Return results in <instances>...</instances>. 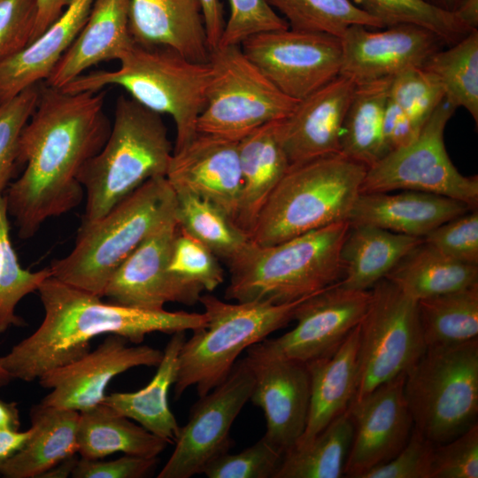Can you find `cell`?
<instances>
[{"mask_svg": "<svg viewBox=\"0 0 478 478\" xmlns=\"http://www.w3.org/2000/svg\"><path fill=\"white\" fill-rule=\"evenodd\" d=\"M105 95L103 89L69 93L40 83L19 141L18 163L26 167L4 194L20 239L33 237L47 220L70 212L85 197L79 173L111 132Z\"/></svg>", "mask_w": 478, "mask_h": 478, "instance_id": "1", "label": "cell"}, {"mask_svg": "<svg viewBox=\"0 0 478 478\" xmlns=\"http://www.w3.org/2000/svg\"><path fill=\"white\" fill-rule=\"evenodd\" d=\"M37 291L44 311L42 323L0 356L1 366L12 379L27 382L84 356L98 335H118L140 344L151 333L194 331L207 322L204 312L149 311L106 303L52 276Z\"/></svg>", "mask_w": 478, "mask_h": 478, "instance_id": "2", "label": "cell"}, {"mask_svg": "<svg viewBox=\"0 0 478 478\" xmlns=\"http://www.w3.org/2000/svg\"><path fill=\"white\" fill-rule=\"evenodd\" d=\"M349 227L347 220L274 245L250 241L226 262L229 270L226 299L283 304L340 282L341 249Z\"/></svg>", "mask_w": 478, "mask_h": 478, "instance_id": "3", "label": "cell"}, {"mask_svg": "<svg viewBox=\"0 0 478 478\" xmlns=\"http://www.w3.org/2000/svg\"><path fill=\"white\" fill-rule=\"evenodd\" d=\"M119 61L116 70L84 73L61 89L78 93L119 86L144 107L173 119V150L189 143L198 134L197 120L206 102L212 78L209 61H192L173 49L135 42Z\"/></svg>", "mask_w": 478, "mask_h": 478, "instance_id": "4", "label": "cell"}, {"mask_svg": "<svg viewBox=\"0 0 478 478\" xmlns=\"http://www.w3.org/2000/svg\"><path fill=\"white\" fill-rule=\"evenodd\" d=\"M176 195L166 176L151 178L100 219L81 223L74 246L50 262L51 276L103 297L119 266L156 227L175 216Z\"/></svg>", "mask_w": 478, "mask_h": 478, "instance_id": "5", "label": "cell"}, {"mask_svg": "<svg viewBox=\"0 0 478 478\" xmlns=\"http://www.w3.org/2000/svg\"><path fill=\"white\" fill-rule=\"evenodd\" d=\"M173 151L161 114L120 96L105 143L78 175L86 197L81 223L100 219L148 180L166 176Z\"/></svg>", "mask_w": 478, "mask_h": 478, "instance_id": "6", "label": "cell"}, {"mask_svg": "<svg viewBox=\"0 0 478 478\" xmlns=\"http://www.w3.org/2000/svg\"><path fill=\"white\" fill-rule=\"evenodd\" d=\"M366 170L341 153L291 166L263 204L251 241L274 245L347 220Z\"/></svg>", "mask_w": 478, "mask_h": 478, "instance_id": "7", "label": "cell"}, {"mask_svg": "<svg viewBox=\"0 0 478 478\" xmlns=\"http://www.w3.org/2000/svg\"><path fill=\"white\" fill-rule=\"evenodd\" d=\"M312 295L283 304L227 303L209 293L202 295L199 302L207 322L192 331L181 346L173 384L175 397L189 387H195L199 397L206 395L226 380L243 351L286 326L299 305Z\"/></svg>", "mask_w": 478, "mask_h": 478, "instance_id": "8", "label": "cell"}, {"mask_svg": "<svg viewBox=\"0 0 478 478\" xmlns=\"http://www.w3.org/2000/svg\"><path fill=\"white\" fill-rule=\"evenodd\" d=\"M404 393L413 427L435 444L477 424L478 339L427 349L406 373Z\"/></svg>", "mask_w": 478, "mask_h": 478, "instance_id": "9", "label": "cell"}, {"mask_svg": "<svg viewBox=\"0 0 478 478\" xmlns=\"http://www.w3.org/2000/svg\"><path fill=\"white\" fill-rule=\"evenodd\" d=\"M212 78L197 132L239 141L257 127L286 117L297 101L281 92L240 45L211 50Z\"/></svg>", "mask_w": 478, "mask_h": 478, "instance_id": "10", "label": "cell"}, {"mask_svg": "<svg viewBox=\"0 0 478 478\" xmlns=\"http://www.w3.org/2000/svg\"><path fill=\"white\" fill-rule=\"evenodd\" d=\"M370 291V301L359 323L358 386L353 399L406 374L427 350L417 301L386 278Z\"/></svg>", "mask_w": 478, "mask_h": 478, "instance_id": "11", "label": "cell"}, {"mask_svg": "<svg viewBox=\"0 0 478 478\" xmlns=\"http://www.w3.org/2000/svg\"><path fill=\"white\" fill-rule=\"evenodd\" d=\"M455 110L443 98L412 142L389 151L367 168L360 193L416 190L477 208V175L460 173L444 145V130Z\"/></svg>", "mask_w": 478, "mask_h": 478, "instance_id": "12", "label": "cell"}, {"mask_svg": "<svg viewBox=\"0 0 478 478\" xmlns=\"http://www.w3.org/2000/svg\"><path fill=\"white\" fill-rule=\"evenodd\" d=\"M243 53L284 95L299 101L340 74L339 37L291 28L250 36Z\"/></svg>", "mask_w": 478, "mask_h": 478, "instance_id": "13", "label": "cell"}, {"mask_svg": "<svg viewBox=\"0 0 478 478\" xmlns=\"http://www.w3.org/2000/svg\"><path fill=\"white\" fill-rule=\"evenodd\" d=\"M253 383L251 371L242 359L235 362L225 381L199 397L158 478H189L203 474L212 460L227 452L230 429L250 401Z\"/></svg>", "mask_w": 478, "mask_h": 478, "instance_id": "14", "label": "cell"}, {"mask_svg": "<svg viewBox=\"0 0 478 478\" xmlns=\"http://www.w3.org/2000/svg\"><path fill=\"white\" fill-rule=\"evenodd\" d=\"M243 359L254 381L250 401L265 416L264 436L284 455L306 426L311 392L307 365L286 357L267 338L251 345Z\"/></svg>", "mask_w": 478, "mask_h": 478, "instance_id": "15", "label": "cell"}, {"mask_svg": "<svg viewBox=\"0 0 478 478\" xmlns=\"http://www.w3.org/2000/svg\"><path fill=\"white\" fill-rule=\"evenodd\" d=\"M128 343L109 335L94 351L44 373L38 381L50 392L41 403L81 412L103 403L114 377L134 367L158 366L162 351Z\"/></svg>", "mask_w": 478, "mask_h": 478, "instance_id": "16", "label": "cell"}, {"mask_svg": "<svg viewBox=\"0 0 478 478\" xmlns=\"http://www.w3.org/2000/svg\"><path fill=\"white\" fill-rule=\"evenodd\" d=\"M405 381V374H399L351 403L348 412L353 437L343 476L361 478L392 459L407 443L413 421L404 393Z\"/></svg>", "mask_w": 478, "mask_h": 478, "instance_id": "17", "label": "cell"}, {"mask_svg": "<svg viewBox=\"0 0 478 478\" xmlns=\"http://www.w3.org/2000/svg\"><path fill=\"white\" fill-rule=\"evenodd\" d=\"M370 297V289L335 283L302 302L294 315L296 327L270 340L281 353L305 364L328 357L360 323Z\"/></svg>", "mask_w": 478, "mask_h": 478, "instance_id": "18", "label": "cell"}, {"mask_svg": "<svg viewBox=\"0 0 478 478\" xmlns=\"http://www.w3.org/2000/svg\"><path fill=\"white\" fill-rule=\"evenodd\" d=\"M361 25L350 27L340 37V74L357 84L393 78L427 59L445 43L436 34L419 26L399 24L381 31Z\"/></svg>", "mask_w": 478, "mask_h": 478, "instance_id": "19", "label": "cell"}, {"mask_svg": "<svg viewBox=\"0 0 478 478\" xmlns=\"http://www.w3.org/2000/svg\"><path fill=\"white\" fill-rule=\"evenodd\" d=\"M175 216L168 219L127 256L112 274L104 294L111 303L149 310H164L166 303L197 304L167 271Z\"/></svg>", "mask_w": 478, "mask_h": 478, "instance_id": "20", "label": "cell"}, {"mask_svg": "<svg viewBox=\"0 0 478 478\" xmlns=\"http://www.w3.org/2000/svg\"><path fill=\"white\" fill-rule=\"evenodd\" d=\"M357 83L339 74L306 97L278 120L281 143L290 166L340 153L345 113Z\"/></svg>", "mask_w": 478, "mask_h": 478, "instance_id": "21", "label": "cell"}, {"mask_svg": "<svg viewBox=\"0 0 478 478\" xmlns=\"http://www.w3.org/2000/svg\"><path fill=\"white\" fill-rule=\"evenodd\" d=\"M166 177L174 191L213 203L235 222L242 189L238 141L198 133L173 151Z\"/></svg>", "mask_w": 478, "mask_h": 478, "instance_id": "22", "label": "cell"}, {"mask_svg": "<svg viewBox=\"0 0 478 478\" xmlns=\"http://www.w3.org/2000/svg\"><path fill=\"white\" fill-rule=\"evenodd\" d=\"M130 0H94L86 22L44 84L63 89L99 63L119 60L135 43Z\"/></svg>", "mask_w": 478, "mask_h": 478, "instance_id": "23", "label": "cell"}, {"mask_svg": "<svg viewBox=\"0 0 478 478\" xmlns=\"http://www.w3.org/2000/svg\"><path fill=\"white\" fill-rule=\"evenodd\" d=\"M472 209L456 199L422 191L360 193L348 220L350 225H369L423 238L438 226Z\"/></svg>", "mask_w": 478, "mask_h": 478, "instance_id": "24", "label": "cell"}, {"mask_svg": "<svg viewBox=\"0 0 478 478\" xmlns=\"http://www.w3.org/2000/svg\"><path fill=\"white\" fill-rule=\"evenodd\" d=\"M129 29L139 44L167 47L189 60L209 61L200 0H130Z\"/></svg>", "mask_w": 478, "mask_h": 478, "instance_id": "25", "label": "cell"}, {"mask_svg": "<svg viewBox=\"0 0 478 478\" xmlns=\"http://www.w3.org/2000/svg\"><path fill=\"white\" fill-rule=\"evenodd\" d=\"M94 0H71L44 32L0 60V104L44 82L87 20Z\"/></svg>", "mask_w": 478, "mask_h": 478, "instance_id": "26", "label": "cell"}, {"mask_svg": "<svg viewBox=\"0 0 478 478\" xmlns=\"http://www.w3.org/2000/svg\"><path fill=\"white\" fill-rule=\"evenodd\" d=\"M359 324L329 356L306 363L310 374V405L305 431L295 446L311 441L346 412L358 386Z\"/></svg>", "mask_w": 478, "mask_h": 478, "instance_id": "27", "label": "cell"}, {"mask_svg": "<svg viewBox=\"0 0 478 478\" xmlns=\"http://www.w3.org/2000/svg\"><path fill=\"white\" fill-rule=\"evenodd\" d=\"M278 120L238 141L242 189L235 223L249 235L268 196L290 167L280 141Z\"/></svg>", "mask_w": 478, "mask_h": 478, "instance_id": "28", "label": "cell"}, {"mask_svg": "<svg viewBox=\"0 0 478 478\" xmlns=\"http://www.w3.org/2000/svg\"><path fill=\"white\" fill-rule=\"evenodd\" d=\"M80 412L43 405L30 410L32 435L2 467L4 478H39L63 459L78 453Z\"/></svg>", "mask_w": 478, "mask_h": 478, "instance_id": "29", "label": "cell"}, {"mask_svg": "<svg viewBox=\"0 0 478 478\" xmlns=\"http://www.w3.org/2000/svg\"><path fill=\"white\" fill-rule=\"evenodd\" d=\"M185 340V331L172 334L156 374L145 387L133 392L106 394L103 401L168 443H175L181 429L170 409L168 394L176 382L179 354Z\"/></svg>", "mask_w": 478, "mask_h": 478, "instance_id": "30", "label": "cell"}, {"mask_svg": "<svg viewBox=\"0 0 478 478\" xmlns=\"http://www.w3.org/2000/svg\"><path fill=\"white\" fill-rule=\"evenodd\" d=\"M423 238L369 225H350L341 249V286L368 290L389 274Z\"/></svg>", "mask_w": 478, "mask_h": 478, "instance_id": "31", "label": "cell"}, {"mask_svg": "<svg viewBox=\"0 0 478 478\" xmlns=\"http://www.w3.org/2000/svg\"><path fill=\"white\" fill-rule=\"evenodd\" d=\"M77 444L81 458L100 459L116 452L156 458L169 443L101 403L80 412Z\"/></svg>", "mask_w": 478, "mask_h": 478, "instance_id": "32", "label": "cell"}, {"mask_svg": "<svg viewBox=\"0 0 478 478\" xmlns=\"http://www.w3.org/2000/svg\"><path fill=\"white\" fill-rule=\"evenodd\" d=\"M385 278L418 301L477 284L478 265L451 259L422 241Z\"/></svg>", "mask_w": 478, "mask_h": 478, "instance_id": "33", "label": "cell"}, {"mask_svg": "<svg viewBox=\"0 0 478 478\" xmlns=\"http://www.w3.org/2000/svg\"><path fill=\"white\" fill-rule=\"evenodd\" d=\"M391 80L357 84L343 122L340 153L367 168L385 155L382 122Z\"/></svg>", "mask_w": 478, "mask_h": 478, "instance_id": "34", "label": "cell"}, {"mask_svg": "<svg viewBox=\"0 0 478 478\" xmlns=\"http://www.w3.org/2000/svg\"><path fill=\"white\" fill-rule=\"evenodd\" d=\"M417 308L427 349L458 345L478 336V283L419 299Z\"/></svg>", "mask_w": 478, "mask_h": 478, "instance_id": "35", "label": "cell"}, {"mask_svg": "<svg viewBox=\"0 0 478 478\" xmlns=\"http://www.w3.org/2000/svg\"><path fill=\"white\" fill-rule=\"evenodd\" d=\"M353 437L348 410L311 441L283 455L275 478H339L343 476Z\"/></svg>", "mask_w": 478, "mask_h": 478, "instance_id": "36", "label": "cell"}, {"mask_svg": "<svg viewBox=\"0 0 478 478\" xmlns=\"http://www.w3.org/2000/svg\"><path fill=\"white\" fill-rule=\"evenodd\" d=\"M178 226L219 258L228 261L251 241L250 235L213 203L188 191H174Z\"/></svg>", "mask_w": 478, "mask_h": 478, "instance_id": "37", "label": "cell"}, {"mask_svg": "<svg viewBox=\"0 0 478 478\" xmlns=\"http://www.w3.org/2000/svg\"><path fill=\"white\" fill-rule=\"evenodd\" d=\"M423 69L438 81L444 99L466 110L478 124V29L432 54Z\"/></svg>", "mask_w": 478, "mask_h": 478, "instance_id": "38", "label": "cell"}, {"mask_svg": "<svg viewBox=\"0 0 478 478\" xmlns=\"http://www.w3.org/2000/svg\"><path fill=\"white\" fill-rule=\"evenodd\" d=\"M294 30L341 37L353 25L382 29L383 25L351 0H266Z\"/></svg>", "mask_w": 478, "mask_h": 478, "instance_id": "39", "label": "cell"}, {"mask_svg": "<svg viewBox=\"0 0 478 478\" xmlns=\"http://www.w3.org/2000/svg\"><path fill=\"white\" fill-rule=\"evenodd\" d=\"M50 276V266L38 271L21 266L11 238L6 197L0 196V336L11 327L25 324L15 313L18 304Z\"/></svg>", "mask_w": 478, "mask_h": 478, "instance_id": "40", "label": "cell"}, {"mask_svg": "<svg viewBox=\"0 0 478 478\" xmlns=\"http://www.w3.org/2000/svg\"><path fill=\"white\" fill-rule=\"evenodd\" d=\"M351 1L384 27L399 24L419 26L436 34L447 46L477 30L472 29L457 13L436 8L425 0Z\"/></svg>", "mask_w": 478, "mask_h": 478, "instance_id": "41", "label": "cell"}, {"mask_svg": "<svg viewBox=\"0 0 478 478\" xmlns=\"http://www.w3.org/2000/svg\"><path fill=\"white\" fill-rule=\"evenodd\" d=\"M168 273L197 303L203 292H212L223 283L219 258L178 226L167 265Z\"/></svg>", "mask_w": 478, "mask_h": 478, "instance_id": "42", "label": "cell"}, {"mask_svg": "<svg viewBox=\"0 0 478 478\" xmlns=\"http://www.w3.org/2000/svg\"><path fill=\"white\" fill-rule=\"evenodd\" d=\"M389 98L421 130L444 93L435 76L422 67H414L392 78Z\"/></svg>", "mask_w": 478, "mask_h": 478, "instance_id": "43", "label": "cell"}, {"mask_svg": "<svg viewBox=\"0 0 478 478\" xmlns=\"http://www.w3.org/2000/svg\"><path fill=\"white\" fill-rule=\"evenodd\" d=\"M39 89L40 83L0 104V196L10 185L18 163L19 137L35 111Z\"/></svg>", "mask_w": 478, "mask_h": 478, "instance_id": "44", "label": "cell"}, {"mask_svg": "<svg viewBox=\"0 0 478 478\" xmlns=\"http://www.w3.org/2000/svg\"><path fill=\"white\" fill-rule=\"evenodd\" d=\"M282 459V452L263 436L238 453L215 458L203 474L208 478H275Z\"/></svg>", "mask_w": 478, "mask_h": 478, "instance_id": "45", "label": "cell"}, {"mask_svg": "<svg viewBox=\"0 0 478 478\" xmlns=\"http://www.w3.org/2000/svg\"><path fill=\"white\" fill-rule=\"evenodd\" d=\"M228 4L229 16L220 45H240L251 35L289 28L288 22L266 0H228Z\"/></svg>", "mask_w": 478, "mask_h": 478, "instance_id": "46", "label": "cell"}, {"mask_svg": "<svg viewBox=\"0 0 478 478\" xmlns=\"http://www.w3.org/2000/svg\"><path fill=\"white\" fill-rule=\"evenodd\" d=\"M423 242L451 259L478 265L477 208L438 226Z\"/></svg>", "mask_w": 478, "mask_h": 478, "instance_id": "47", "label": "cell"}, {"mask_svg": "<svg viewBox=\"0 0 478 478\" xmlns=\"http://www.w3.org/2000/svg\"><path fill=\"white\" fill-rule=\"evenodd\" d=\"M478 477V425L443 443L435 444L431 478Z\"/></svg>", "mask_w": 478, "mask_h": 478, "instance_id": "48", "label": "cell"}, {"mask_svg": "<svg viewBox=\"0 0 478 478\" xmlns=\"http://www.w3.org/2000/svg\"><path fill=\"white\" fill-rule=\"evenodd\" d=\"M434 446L413 427L407 443L392 459L369 470L361 478H431Z\"/></svg>", "mask_w": 478, "mask_h": 478, "instance_id": "49", "label": "cell"}, {"mask_svg": "<svg viewBox=\"0 0 478 478\" xmlns=\"http://www.w3.org/2000/svg\"><path fill=\"white\" fill-rule=\"evenodd\" d=\"M36 12V0H0V60L31 42Z\"/></svg>", "mask_w": 478, "mask_h": 478, "instance_id": "50", "label": "cell"}, {"mask_svg": "<svg viewBox=\"0 0 478 478\" xmlns=\"http://www.w3.org/2000/svg\"><path fill=\"white\" fill-rule=\"evenodd\" d=\"M158 463V457L126 455L112 460L81 458L73 472V478H142Z\"/></svg>", "mask_w": 478, "mask_h": 478, "instance_id": "51", "label": "cell"}, {"mask_svg": "<svg viewBox=\"0 0 478 478\" xmlns=\"http://www.w3.org/2000/svg\"><path fill=\"white\" fill-rule=\"evenodd\" d=\"M420 130L405 113L388 98L382 122L385 155L412 142Z\"/></svg>", "mask_w": 478, "mask_h": 478, "instance_id": "52", "label": "cell"}, {"mask_svg": "<svg viewBox=\"0 0 478 478\" xmlns=\"http://www.w3.org/2000/svg\"><path fill=\"white\" fill-rule=\"evenodd\" d=\"M210 49L215 48L221 38L226 20L220 0H200Z\"/></svg>", "mask_w": 478, "mask_h": 478, "instance_id": "53", "label": "cell"}, {"mask_svg": "<svg viewBox=\"0 0 478 478\" xmlns=\"http://www.w3.org/2000/svg\"><path fill=\"white\" fill-rule=\"evenodd\" d=\"M70 2L71 0H36L37 12L32 41L62 14Z\"/></svg>", "mask_w": 478, "mask_h": 478, "instance_id": "54", "label": "cell"}, {"mask_svg": "<svg viewBox=\"0 0 478 478\" xmlns=\"http://www.w3.org/2000/svg\"><path fill=\"white\" fill-rule=\"evenodd\" d=\"M425 1L441 10L457 13L472 29H478V0Z\"/></svg>", "mask_w": 478, "mask_h": 478, "instance_id": "55", "label": "cell"}, {"mask_svg": "<svg viewBox=\"0 0 478 478\" xmlns=\"http://www.w3.org/2000/svg\"><path fill=\"white\" fill-rule=\"evenodd\" d=\"M32 428L27 430L0 429V471L27 442L32 435Z\"/></svg>", "mask_w": 478, "mask_h": 478, "instance_id": "56", "label": "cell"}, {"mask_svg": "<svg viewBox=\"0 0 478 478\" xmlns=\"http://www.w3.org/2000/svg\"><path fill=\"white\" fill-rule=\"evenodd\" d=\"M20 415L16 402H6L0 398V429L19 430Z\"/></svg>", "mask_w": 478, "mask_h": 478, "instance_id": "57", "label": "cell"}, {"mask_svg": "<svg viewBox=\"0 0 478 478\" xmlns=\"http://www.w3.org/2000/svg\"><path fill=\"white\" fill-rule=\"evenodd\" d=\"M78 460L76 454L70 456L45 471L39 478H67L72 476Z\"/></svg>", "mask_w": 478, "mask_h": 478, "instance_id": "58", "label": "cell"}, {"mask_svg": "<svg viewBox=\"0 0 478 478\" xmlns=\"http://www.w3.org/2000/svg\"><path fill=\"white\" fill-rule=\"evenodd\" d=\"M13 380L11 374L0 365V388L6 386Z\"/></svg>", "mask_w": 478, "mask_h": 478, "instance_id": "59", "label": "cell"}]
</instances>
